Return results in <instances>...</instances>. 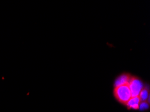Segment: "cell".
Here are the masks:
<instances>
[{"mask_svg":"<svg viewBox=\"0 0 150 112\" xmlns=\"http://www.w3.org/2000/svg\"><path fill=\"white\" fill-rule=\"evenodd\" d=\"M114 93L115 97L123 104H125L131 97V93L128 85H124L115 87Z\"/></svg>","mask_w":150,"mask_h":112,"instance_id":"6da1fadb","label":"cell"},{"mask_svg":"<svg viewBox=\"0 0 150 112\" xmlns=\"http://www.w3.org/2000/svg\"><path fill=\"white\" fill-rule=\"evenodd\" d=\"M128 86L130 89L131 97H137L142 90L144 89V85L139 79L137 78H131L128 83Z\"/></svg>","mask_w":150,"mask_h":112,"instance_id":"7a4b0ae2","label":"cell"},{"mask_svg":"<svg viewBox=\"0 0 150 112\" xmlns=\"http://www.w3.org/2000/svg\"><path fill=\"white\" fill-rule=\"evenodd\" d=\"M141 100L139 97V96H137V97H131V99L125 104L129 108L137 109H139V106Z\"/></svg>","mask_w":150,"mask_h":112,"instance_id":"3957f363","label":"cell"},{"mask_svg":"<svg viewBox=\"0 0 150 112\" xmlns=\"http://www.w3.org/2000/svg\"><path fill=\"white\" fill-rule=\"evenodd\" d=\"M131 77L129 75L123 74L120 75V76L118 77L117 79L115 81V87L121 86V85H127Z\"/></svg>","mask_w":150,"mask_h":112,"instance_id":"277c9868","label":"cell"},{"mask_svg":"<svg viewBox=\"0 0 150 112\" xmlns=\"http://www.w3.org/2000/svg\"><path fill=\"white\" fill-rule=\"evenodd\" d=\"M139 97L141 101H146V100L149 98L148 91H147V89H143L142 91L140 92L139 95Z\"/></svg>","mask_w":150,"mask_h":112,"instance_id":"5b68a950","label":"cell"},{"mask_svg":"<svg viewBox=\"0 0 150 112\" xmlns=\"http://www.w3.org/2000/svg\"><path fill=\"white\" fill-rule=\"evenodd\" d=\"M149 108V104L146 103L145 101H142L140 103L139 106V109L140 110H145V109H147Z\"/></svg>","mask_w":150,"mask_h":112,"instance_id":"8992f818","label":"cell"}]
</instances>
